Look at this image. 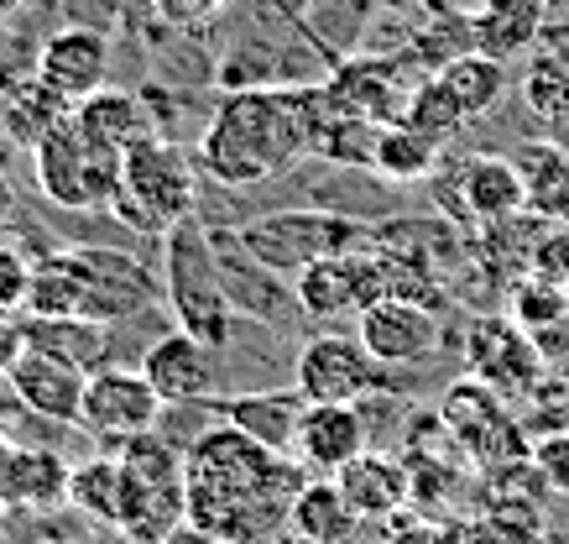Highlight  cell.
Instances as JSON below:
<instances>
[{"instance_id": "cell-39", "label": "cell", "mask_w": 569, "mask_h": 544, "mask_svg": "<svg viewBox=\"0 0 569 544\" xmlns=\"http://www.w3.org/2000/svg\"><path fill=\"white\" fill-rule=\"evenodd\" d=\"M533 456H538L533 466H538V472H543V476H549L553 487H569V439H565V435L543 439V445H538Z\"/></svg>"}, {"instance_id": "cell-34", "label": "cell", "mask_w": 569, "mask_h": 544, "mask_svg": "<svg viewBox=\"0 0 569 544\" xmlns=\"http://www.w3.org/2000/svg\"><path fill=\"white\" fill-rule=\"evenodd\" d=\"M565 315H569V288L538 278V273L528 283H518V288H512V304H507V319H518L528 335H549Z\"/></svg>"}, {"instance_id": "cell-25", "label": "cell", "mask_w": 569, "mask_h": 544, "mask_svg": "<svg viewBox=\"0 0 569 544\" xmlns=\"http://www.w3.org/2000/svg\"><path fill=\"white\" fill-rule=\"evenodd\" d=\"M27 315H42V319H89V283H84V267L79 257L58 251V257H42L27 278Z\"/></svg>"}, {"instance_id": "cell-32", "label": "cell", "mask_w": 569, "mask_h": 544, "mask_svg": "<svg viewBox=\"0 0 569 544\" xmlns=\"http://www.w3.org/2000/svg\"><path fill=\"white\" fill-rule=\"evenodd\" d=\"M402 126H413L418 137H429L433 147H449V141L460 137L470 126V116L460 106H455V95H449L433 73H423L413 89V100H408V116H402Z\"/></svg>"}, {"instance_id": "cell-33", "label": "cell", "mask_w": 569, "mask_h": 544, "mask_svg": "<svg viewBox=\"0 0 569 544\" xmlns=\"http://www.w3.org/2000/svg\"><path fill=\"white\" fill-rule=\"evenodd\" d=\"M377 121H361V116H335L329 110L325 131L313 141V158L335 162V168H366L371 174V152H377Z\"/></svg>"}, {"instance_id": "cell-18", "label": "cell", "mask_w": 569, "mask_h": 544, "mask_svg": "<svg viewBox=\"0 0 569 544\" xmlns=\"http://www.w3.org/2000/svg\"><path fill=\"white\" fill-rule=\"evenodd\" d=\"M141 377L157 387L162 404H193V398L214 393L220 372H214V352L204 340H193L189 330H168L141 352Z\"/></svg>"}, {"instance_id": "cell-24", "label": "cell", "mask_w": 569, "mask_h": 544, "mask_svg": "<svg viewBox=\"0 0 569 544\" xmlns=\"http://www.w3.org/2000/svg\"><path fill=\"white\" fill-rule=\"evenodd\" d=\"M73 116H79V126H84L89 137L104 141V147H116V152H131V147L157 137L152 110H147V100H141L137 89L104 85L100 95H89L84 106H73Z\"/></svg>"}, {"instance_id": "cell-11", "label": "cell", "mask_w": 569, "mask_h": 544, "mask_svg": "<svg viewBox=\"0 0 569 544\" xmlns=\"http://www.w3.org/2000/svg\"><path fill=\"white\" fill-rule=\"evenodd\" d=\"M413 89H418L413 63L408 58H387V53L340 58L325 79V95L335 116H361V121H377V126L402 121Z\"/></svg>"}, {"instance_id": "cell-41", "label": "cell", "mask_w": 569, "mask_h": 544, "mask_svg": "<svg viewBox=\"0 0 569 544\" xmlns=\"http://www.w3.org/2000/svg\"><path fill=\"white\" fill-rule=\"evenodd\" d=\"M162 544H224V540H220V534H209V528H199V524H189V518H183V524H178Z\"/></svg>"}, {"instance_id": "cell-2", "label": "cell", "mask_w": 569, "mask_h": 544, "mask_svg": "<svg viewBox=\"0 0 569 544\" xmlns=\"http://www.w3.org/2000/svg\"><path fill=\"white\" fill-rule=\"evenodd\" d=\"M329 121L325 85H251L224 89L199 137V168L220 189H257L313 158V141Z\"/></svg>"}, {"instance_id": "cell-5", "label": "cell", "mask_w": 569, "mask_h": 544, "mask_svg": "<svg viewBox=\"0 0 569 544\" xmlns=\"http://www.w3.org/2000/svg\"><path fill=\"white\" fill-rule=\"evenodd\" d=\"M121 158L126 152L94 141L79 126V116L63 110L32 147V162H37L32 174H37V189L48 194L58 210H110L116 184H121Z\"/></svg>"}, {"instance_id": "cell-29", "label": "cell", "mask_w": 569, "mask_h": 544, "mask_svg": "<svg viewBox=\"0 0 569 544\" xmlns=\"http://www.w3.org/2000/svg\"><path fill=\"white\" fill-rule=\"evenodd\" d=\"M121 503H126V466L116 451H100V456H89L84 466H73L69 508L89 513V518L104 528H116L121 524Z\"/></svg>"}, {"instance_id": "cell-13", "label": "cell", "mask_w": 569, "mask_h": 544, "mask_svg": "<svg viewBox=\"0 0 569 544\" xmlns=\"http://www.w3.org/2000/svg\"><path fill=\"white\" fill-rule=\"evenodd\" d=\"M356 335L381 367H418L445 346V325L423 299H377L356 315Z\"/></svg>"}, {"instance_id": "cell-14", "label": "cell", "mask_w": 569, "mask_h": 544, "mask_svg": "<svg viewBox=\"0 0 569 544\" xmlns=\"http://www.w3.org/2000/svg\"><path fill=\"white\" fill-rule=\"evenodd\" d=\"M466 356H470V377H481L486 387H497L501 398L533 393L538 377H543L538 340L507 315L476 319V325H470V340H466Z\"/></svg>"}, {"instance_id": "cell-40", "label": "cell", "mask_w": 569, "mask_h": 544, "mask_svg": "<svg viewBox=\"0 0 569 544\" xmlns=\"http://www.w3.org/2000/svg\"><path fill=\"white\" fill-rule=\"evenodd\" d=\"M21 346H27V340H21V325H17V319H6V315H0V372H6L11 362H17Z\"/></svg>"}, {"instance_id": "cell-20", "label": "cell", "mask_w": 569, "mask_h": 544, "mask_svg": "<svg viewBox=\"0 0 569 544\" xmlns=\"http://www.w3.org/2000/svg\"><path fill=\"white\" fill-rule=\"evenodd\" d=\"M214 236V230H209ZM214 257H220V273H224V288H230V304L236 315H257V319H282V309H298L293 288H282V273H272L267 263H257L246 251L241 236H214ZM303 315V309H298Z\"/></svg>"}, {"instance_id": "cell-10", "label": "cell", "mask_w": 569, "mask_h": 544, "mask_svg": "<svg viewBox=\"0 0 569 544\" xmlns=\"http://www.w3.org/2000/svg\"><path fill=\"white\" fill-rule=\"evenodd\" d=\"M157 419H162V398L141 377V367H100V372H89L84 408H79L73 429H84L89 439H100L104 451H116L126 439L157 429Z\"/></svg>"}, {"instance_id": "cell-47", "label": "cell", "mask_w": 569, "mask_h": 544, "mask_svg": "<svg viewBox=\"0 0 569 544\" xmlns=\"http://www.w3.org/2000/svg\"><path fill=\"white\" fill-rule=\"evenodd\" d=\"M0 544H11V540H6V534H0Z\"/></svg>"}, {"instance_id": "cell-16", "label": "cell", "mask_w": 569, "mask_h": 544, "mask_svg": "<svg viewBox=\"0 0 569 544\" xmlns=\"http://www.w3.org/2000/svg\"><path fill=\"white\" fill-rule=\"evenodd\" d=\"M366 404H309L298 419L293 461L309 476H340L366 451Z\"/></svg>"}, {"instance_id": "cell-8", "label": "cell", "mask_w": 569, "mask_h": 544, "mask_svg": "<svg viewBox=\"0 0 569 544\" xmlns=\"http://www.w3.org/2000/svg\"><path fill=\"white\" fill-rule=\"evenodd\" d=\"M293 387L303 404H366L387 387V367L361 346V335H309L298 346Z\"/></svg>"}, {"instance_id": "cell-28", "label": "cell", "mask_w": 569, "mask_h": 544, "mask_svg": "<svg viewBox=\"0 0 569 544\" xmlns=\"http://www.w3.org/2000/svg\"><path fill=\"white\" fill-rule=\"evenodd\" d=\"M439 85L455 95V106L466 110L470 121H481V116H491V110L501 106V95H507V63L501 58H491V53H481V48H470V53H460V58H449L445 69L433 73Z\"/></svg>"}, {"instance_id": "cell-19", "label": "cell", "mask_w": 569, "mask_h": 544, "mask_svg": "<svg viewBox=\"0 0 569 544\" xmlns=\"http://www.w3.org/2000/svg\"><path fill=\"white\" fill-rule=\"evenodd\" d=\"M335 482H340V492H346V503L356 508L361 524H387V518H397V513L413 503V476H408V461L387 456V451H371V445H366L361 456L350 461Z\"/></svg>"}, {"instance_id": "cell-7", "label": "cell", "mask_w": 569, "mask_h": 544, "mask_svg": "<svg viewBox=\"0 0 569 544\" xmlns=\"http://www.w3.org/2000/svg\"><path fill=\"white\" fill-rule=\"evenodd\" d=\"M439 424H445V435L466 456L486 461V466H518V461H528V435L518 429L507 398L497 387H486L481 377L449 383L445 404H439Z\"/></svg>"}, {"instance_id": "cell-44", "label": "cell", "mask_w": 569, "mask_h": 544, "mask_svg": "<svg viewBox=\"0 0 569 544\" xmlns=\"http://www.w3.org/2000/svg\"><path fill=\"white\" fill-rule=\"evenodd\" d=\"M11 456H17V439L0 429V497H6V472H11Z\"/></svg>"}, {"instance_id": "cell-46", "label": "cell", "mask_w": 569, "mask_h": 544, "mask_svg": "<svg viewBox=\"0 0 569 544\" xmlns=\"http://www.w3.org/2000/svg\"><path fill=\"white\" fill-rule=\"evenodd\" d=\"M42 544H63V540H42Z\"/></svg>"}, {"instance_id": "cell-23", "label": "cell", "mask_w": 569, "mask_h": 544, "mask_svg": "<svg viewBox=\"0 0 569 544\" xmlns=\"http://www.w3.org/2000/svg\"><path fill=\"white\" fill-rule=\"evenodd\" d=\"M288 528L298 534V544H346L361 528V518L335 476H303V487L293 492V508H288Z\"/></svg>"}, {"instance_id": "cell-12", "label": "cell", "mask_w": 569, "mask_h": 544, "mask_svg": "<svg viewBox=\"0 0 569 544\" xmlns=\"http://www.w3.org/2000/svg\"><path fill=\"white\" fill-rule=\"evenodd\" d=\"M37 85L63 110L84 106L89 95H100L110 85V37L100 27H84V21L52 32L37 53Z\"/></svg>"}, {"instance_id": "cell-45", "label": "cell", "mask_w": 569, "mask_h": 544, "mask_svg": "<svg viewBox=\"0 0 569 544\" xmlns=\"http://www.w3.org/2000/svg\"><path fill=\"white\" fill-rule=\"evenodd\" d=\"M21 0H0V17H11V11H17Z\"/></svg>"}, {"instance_id": "cell-42", "label": "cell", "mask_w": 569, "mask_h": 544, "mask_svg": "<svg viewBox=\"0 0 569 544\" xmlns=\"http://www.w3.org/2000/svg\"><path fill=\"white\" fill-rule=\"evenodd\" d=\"M486 0H429V11H439V17H476V11H481Z\"/></svg>"}, {"instance_id": "cell-6", "label": "cell", "mask_w": 569, "mask_h": 544, "mask_svg": "<svg viewBox=\"0 0 569 544\" xmlns=\"http://www.w3.org/2000/svg\"><path fill=\"white\" fill-rule=\"evenodd\" d=\"M236 236L257 263H267L282 278H293V273H303L309 263H325V257L377 246V230H366L356 215L340 210H272L261 220H246Z\"/></svg>"}, {"instance_id": "cell-38", "label": "cell", "mask_w": 569, "mask_h": 544, "mask_svg": "<svg viewBox=\"0 0 569 544\" xmlns=\"http://www.w3.org/2000/svg\"><path fill=\"white\" fill-rule=\"evenodd\" d=\"M397 524V518H392ZM387 544H455V524H429V518H402Z\"/></svg>"}, {"instance_id": "cell-3", "label": "cell", "mask_w": 569, "mask_h": 544, "mask_svg": "<svg viewBox=\"0 0 569 544\" xmlns=\"http://www.w3.org/2000/svg\"><path fill=\"white\" fill-rule=\"evenodd\" d=\"M162 294H168V309L178 315V330L204 340L209 352L230 346L236 304H230L220 257H214V236H209V226L199 215L178 220L162 236Z\"/></svg>"}, {"instance_id": "cell-26", "label": "cell", "mask_w": 569, "mask_h": 544, "mask_svg": "<svg viewBox=\"0 0 569 544\" xmlns=\"http://www.w3.org/2000/svg\"><path fill=\"white\" fill-rule=\"evenodd\" d=\"M528 194V215L538 220H569V152L559 141H522L512 152Z\"/></svg>"}, {"instance_id": "cell-21", "label": "cell", "mask_w": 569, "mask_h": 544, "mask_svg": "<svg viewBox=\"0 0 569 544\" xmlns=\"http://www.w3.org/2000/svg\"><path fill=\"white\" fill-rule=\"evenodd\" d=\"M543 21H549V0H486L470 17V37L481 53L501 58V63H522L538 48Z\"/></svg>"}, {"instance_id": "cell-35", "label": "cell", "mask_w": 569, "mask_h": 544, "mask_svg": "<svg viewBox=\"0 0 569 544\" xmlns=\"http://www.w3.org/2000/svg\"><path fill=\"white\" fill-rule=\"evenodd\" d=\"M522 95H528V106L543 116V121L565 126L569 121V63L553 53H538L522 73Z\"/></svg>"}, {"instance_id": "cell-17", "label": "cell", "mask_w": 569, "mask_h": 544, "mask_svg": "<svg viewBox=\"0 0 569 544\" xmlns=\"http://www.w3.org/2000/svg\"><path fill=\"white\" fill-rule=\"evenodd\" d=\"M455 205L476 226H512L528 215V194L512 152H476L455 174Z\"/></svg>"}, {"instance_id": "cell-37", "label": "cell", "mask_w": 569, "mask_h": 544, "mask_svg": "<svg viewBox=\"0 0 569 544\" xmlns=\"http://www.w3.org/2000/svg\"><path fill=\"white\" fill-rule=\"evenodd\" d=\"M147 6H152L157 21H168V27H209L230 0H147Z\"/></svg>"}, {"instance_id": "cell-36", "label": "cell", "mask_w": 569, "mask_h": 544, "mask_svg": "<svg viewBox=\"0 0 569 544\" xmlns=\"http://www.w3.org/2000/svg\"><path fill=\"white\" fill-rule=\"evenodd\" d=\"M528 267H533L538 278H549V283H559V288H569V230H553V236L533 241Z\"/></svg>"}, {"instance_id": "cell-22", "label": "cell", "mask_w": 569, "mask_h": 544, "mask_svg": "<svg viewBox=\"0 0 569 544\" xmlns=\"http://www.w3.org/2000/svg\"><path fill=\"white\" fill-rule=\"evenodd\" d=\"M303 393H236L220 398V419L236 424L241 435H251L257 445L277 451V456H293L298 445V419H303Z\"/></svg>"}, {"instance_id": "cell-1", "label": "cell", "mask_w": 569, "mask_h": 544, "mask_svg": "<svg viewBox=\"0 0 569 544\" xmlns=\"http://www.w3.org/2000/svg\"><path fill=\"white\" fill-rule=\"evenodd\" d=\"M303 476L309 472L293 456L257 445L236 424H214L183 451L189 524L220 534L224 544H267L277 528H288V508Z\"/></svg>"}, {"instance_id": "cell-4", "label": "cell", "mask_w": 569, "mask_h": 544, "mask_svg": "<svg viewBox=\"0 0 569 544\" xmlns=\"http://www.w3.org/2000/svg\"><path fill=\"white\" fill-rule=\"evenodd\" d=\"M193 210H199V184H193V162L183 147L152 137L121 158V184L110 199V215L121 226L168 236Z\"/></svg>"}, {"instance_id": "cell-31", "label": "cell", "mask_w": 569, "mask_h": 544, "mask_svg": "<svg viewBox=\"0 0 569 544\" xmlns=\"http://www.w3.org/2000/svg\"><path fill=\"white\" fill-rule=\"evenodd\" d=\"M439 152L429 137H418L413 126H381L377 131V152H371V174L387 178V184H423V178L439 174Z\"/></svg>"}, {"instance_id": "cell-15", "label": "cell", "mask_w": 569, "mask_h": 544, "mask_svg": "<svg viewBox=\"0 0 569 544\" xmlns=\"http://www.w3.org/2000/svg\"><path fill=\"white\" fill-rule=\"evenodd\" d=\"M11 377V393H17V408L37 414L48 424H79V408H84V383L89 372L63 362L52 352H37V346H21V356L6 367Z\"/></svg>"}, {"instance_id": "cell-27", "label": "cell", "mask_w": 569, "mask_h": 544, "mask_svg": "<svg viewBox=\"0 0 569 544\" xmlns=\"http://www.w3.org/2000/svg\"><path fill=\"white\" fill-rule=\"evenodd\" d=\"M69 482H73V466L52 451H21L11 456V472H6V497L0 508H63L69 503Z\"/></svg>"}, {"instance_id": "cell-43", "label": "cell", "mask_w": 569, "mask_h": 544, "mask_svg": "<svg viewBox=\"0 0 569 544\" xmlns=\"http://www.w3.org/2000/svg\"><path fill=\"white\" fill-rule=\"evenodd\" d=\"M272 11H282L288 21H309L313 17V6H325V0H267Z\"/></svg>"}, {"instance_id": "cell-30", "label": "cell", "mask_w": 569, "mask_h": 544, "mask_svg": "<svg viewBox=\"0 0 569 544\" xmlns=\"http://www.w3.org/2000/svg\"><path fill=\"white\" fill-rule=\"evenodd\" d=\"M21 340L27 346H37V352H52L63 356V362H73V367L84 372H100L110 367L104 362V330L94 325V319H21Z\"/></svg>"}, {"instance_id": "cell-9", "label": "cell", "mask_w": 569, "mask_h": 544, "mask_svg": "<svg viewBox=\"0 0 569 544\" xmlns=\"http://www.w3.org/2000/svg\"><path fill=\"white\" fill-rule=\"evenodd\" d=\"M293 299L319 325H335V319H350V315H361V309H371L377 299H392L381 246L309 263L303 273H293Z\"/></svg>"}]
</instances>
